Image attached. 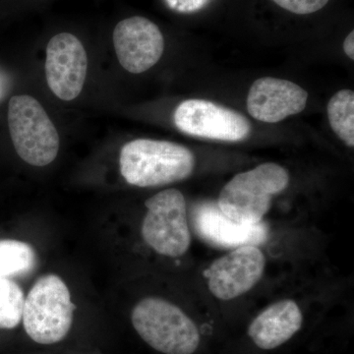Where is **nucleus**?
I'll use <instances>...</instances> for the list:
<instances>
[{"mask_svg": "<svg viewBox=\"0 0 354 354\" xmlns=\"http://www.w3.org/2000/svg\"><path fill=\"white\" fill-rule=\"evenodd\" d=\"M120 172L127 183L156 187L183 180L194 169V155L169 141L136 139L121 149Z\"/></svg>", "mask_w": 354, "mask_h": 354, "instance_id": "1", "label": "nucleus"}, {"mask_svg": "<svg viewBox=\"0 0 354 354\" xmlns=\"http://www.w3.org/2000/svg\"><path fill=\"white\" fill-rule=\"evenodd\" d=\"M290 176L281 165L267 162L236 174L218 196L221 213L241 225H256L271 208L274 195L286 189Z\"/></svg>", "mask_w": 354, "mask_h": 354, "instance_id": "2", "label": "nucleus"}, {"mask_svg": "<svg viewBox=\"0 0 354 354\" xmlns=\"http://www.w3.org/2000/svg\"><path fill=\"white\" fill-rule=\"evenodd\" d=\"M137 334L164 354H193L200 346L196 324L176 305L158 297L142 299L132 311Z\"/></svg>", "mask_w": 354, "mask_h": 354, "instance_id": "3", "label": "nucleus"}, {"mask_svg": "<svg viewBox=\"0 0 354 354\" xmlns=\"http://www.w3.org/2000/svg\"><path fill=\"white\" fill-rule=\"evenodd\" d=\"M75 308L68 286L59 277H41L25 298L22 321L26 333L37 344H57L68 335Z\"/></svg>", "mask_w": 354, "mask_h": 354, "instance_id": "4", "label": "nucleus"}, {"mask_svg": "<svg viewBox=\"0 0 354 354\" xmlns=\"http://www.w3.org/2000/svg\"><path fill=\"white\" fill-rule=\"evenodd\" d=\"M8 127L16 153L27 164L46 167L57 157L59 135L43 106L31 95L9 102Z\"/></svg>", "mask_w": 354, "mask_h": 354, "instance_id": "5", "label": "nucleus"}, {"mask_svg": "<svg viewBox=\"0 0 354 354\" xmlns=\"http://www.w3.org/2000/svg\"><path fill=\"white\" fill-rule=\"evenodd\" d=\"M142 236L151 248L160 255L180 257L191 244L186 202L183 193L167 189L149 198Z\"/></svg>", "mask_w": 354, "mask_h": 354, "instance_id": "6", "label": "nucleus"}, {"mask_svg": "<svg viewBox=\"0 0 354 354\" xmlns=\"http://www.w3.org/2000/svg\"><path fill=\"white\" fill-rule=\"evenodd\" d=\"M176 127L185 134L218 141L239 142L251 131L245 116L205 100H187L174 113Z\"/></svg>", "mask_w": 354, "mask_h": 354, "instance_id": "7", "label": "nucleus"}, {"mask_svg": "<svg viewBox=\"0 0 354 354\" xmlns=\"http://www.w3.org/2000/svg\"><path fill=\"white\" fill-rule=\"evenodd\" d=\"M264 254L256 245L236 247L212 263L205 272L209 290L221 300H232L248 292L264 274Z\"/></svg>", "mask_w": 354, "mask_h": 354, "instance_id": "8", "label": "nucleus"}, {"mask_svg": "<svg viewBox=\"0 0 354 354\" xmlns=\"http://www.w3.org/2000/svg\"><path fill=\"white\" fill-rule=\"evenodd\" d=\"M88 57L74 35L62 32L46 46V75L51 92L62 101H72L82 92L87 76Z\"/></svg>", "mask_w": 354, "mask_h": 354, "instance_id": "9", "label": "nucleus"}, {"mask_svg": "<svg viewBox=\"0 0 354 354\" xmlns=\"http://www.w3.org/2000/svg\"><path fill=\"white\" fill-rule=\"evenodd\" d=\"M113 41L118 62L130 73L152 68L164 53L165 39L160 28L142 16L120 21L114 28Z\"/></svg>", "mask_w": 354, "mask_h": 354, "instance_id": "10", "label": "nucleus"}, {"mask_svg": "<svg viewBox=\"0 0 354 354\" xmlns=\"http://www.w3.org/2000/svg\"><path fill=\"white\" fill-rule=\"evenodd\" d=\"M308 93L297 84L283 79L264 77L249 90L247 109L255 120L277 123L304 111Z\"/></svg>", "mask_w": 354, "mask_h": 354, "instance_id": "11", "label": "nucleus"}, {"mask_svg": "<svg viewBox=\"0 0 354 354\" xmlns=\"http://www.w3.org/2000/svg\"><path fill=\"white\" fill-rule=\"evenodd\" d=\"M192 225L196 234L209 244L225 248L264 243L268 237V227L264 223L241 225L230 220L218 204L203 202L191 213Z\"/></svg>", "mask_w": 354, "mask_h": 354, "instance_id": "12", "label": "nucleus"}, {"mask_svg": "<svg viewBox=\"0 0 354 354\" xmlns=\"http://www.w3.org/2000/svg\"><path fill=\"white\" fill-rule=\"evenodd\" d=\"M304 316L293 300L276 302L261 312L248 328V335L261 349H274L301 329Z\"/></svg>", "mask_w": 354, "mask_h": 354, "instance_id": "13", "label": "nucleus"}, {"mask_svg": "<svg viewBox=\"0 0 354 354\" xmlns=\"http://www.w3.org/2000/svg\"><path fill=\"white\" fill-rule=\"evenodd\" d=\"M37 254L26 242L0 239V279L24 276L35 269Z\"/></svg>", "mask_w": 354, "mask_h": 354, "instance_id": "14", "label": "nucleus"}, {"mask_svg": "<svg viewBox=\"0 0 354 354\" xmlns=\"http://www.w3.org/2000/svg\"><path fill=\"white\" fill-rule=\"evenodd\" d=\"M328 118L333 131L348 147L354 146V93L342 90L328 104Z\"/></svg>", "mask_w": 354, "mask_h": 354, "instance_id": "15", "label": "nucleus"}, {"mask_svg": "<svg viewBox=\"0 0 354 354\" xmlns=\"http://www.w3.org/2000/svg\"><path fill=\"white\" fill-rule=\"evenodd\" d=\"M24 301V292L15 281L0 279V329L11 330L19 325Z\"/></svg>", "mask_w": 354, "mask_h": 354, "instance_id": "16", "label": "nucleus"}, {"mask_svg": "<svg viewBox=\"0 0 354 354\" xmlns=\"http://www.w3.org/2000/svg\"><path fill=\"white\" fill-rule=\"evenodd\" d=\"M281 8L298 15L315 13L327 6L329 0H272Z\"/></svg>", "mask_w": 354, "mask_h": 354, "instance_id": "17", "label": "nucleus"}, {"mask_svg": "<svg viewBox=\"0 0 354 354\" xmlns=\"http://www.w3.org/2000/svg\"><path fill=\"white\" fill-rule=\"evenodd\" d=\"M167 6L178 12L189 13L200 10L209 0H165Z\"/></svg>", "mask_w": 354, "mask_h": 354, "instance_id": "18", "label": "nucleus"}, {"mask_svg": "<svg viewBox=\"0 0 354 354\" xmlns=\"http://www.w3.org/2000/svg\"><path fill=\"white\" fill-rule=\"evenodd\" d=\"M344 50L351 60L354 59V32L351 31L344 41Z\"/></svg>", "mask_w": 354, "mask_h": 354, "instance_id": "19", "label": "nucleus"}, {"mask_svg": "<svg viewBox=\"0 0 354 354\" xmlns=\"http://www.w3.org/2000/svg\"><path fill=\"white\" fill-rule=\"evenodd\" d=\"M0 93H1V87H0Z\"/></svg>", "mask_w": 354, "mask_h": 354, "instance_id": "20", "label": "nucleus"}]
</instances>
